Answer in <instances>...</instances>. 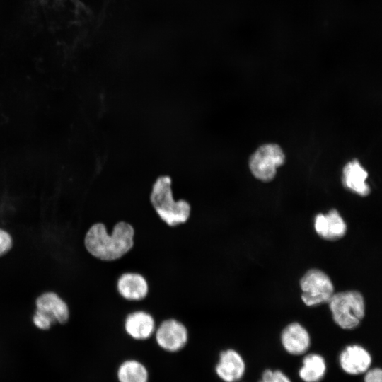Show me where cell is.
<instances>
[{"label": "cell", "instance_id": "1", "mask_svg": "<svg viewBox=\"0 0 382 382\" xmlns=\"http://www.w3.org/2000/svg\"><path fill=\"white\" fill-rule=\"evenodd\" d=\"M134 231L127 222L117 223L110 234L102 223L91 226L84 237L87 251L97 259L116 260L127 253L134 245Z\"/></svg>", "mask_w": 382, "mask_h": 382}, {"label": "cell", "instance_id": "2", "mask_svg": "<svg viewBox=\"0 0 382 382\" xmlns=\"http://www.w3.org/2000/svg\"><path fill=\"white\" fill-rule=\"evenodd\" d=\"M171 183L167 175L158 178L153 185L150 201L160 219L167 225L175 226L187 221L190 205L184 199H174Z\"/></svg>", "mask_w": 382, "mask_h": 382}, {"label": "cell", "instance_id": "3", "mask_svg": "<svg viewBox=\"0 0 382 382\" xmlns=\"http://www.w3.org/2000/svg\"><path fill=\"white\" fill-rule=\"evenodd\" d=\"M328 303L333 320L342 329L353 330L359 326L364 318V299L357 291L334 294Z\"/></svg>", "mask_w": 382, "mask_h": 382}, {"label": "cell", "instance_id": "4", "mask_svg": "<svg viewBox=\"0 0 382 382\" xmlns=\"http://www.w3.org/2000/svg\"><path fill=\"white\" fill-rule=\"evenodd\" d=\"M301 299L308 306L328 303L334 294V286L330 277L323 271L311 269L300 281Z\"/></svg>", "mask_w": 382, "mask_h": 382}, {"label": "cell", "instance_id": "5", "mask_svg": "<svg viewBox=\"0 0 382 382\" xmlns=\"http://www.w3.org/2000/svg\"><path fill=\"white\" fill-rule=\"evenodd\" d=\"M285 160L282 149L274 144L261 146L250 157V169L253 175L262 181H270L275 175L277 168Z\"/></svg>", "mask_w": 382, "mask_h": 382}, {"label": "cell", "instance_id": "6", "mask_svg": "<svg viewBox=\"0 0 382 382\" xmlns=\"http://www.w3.org/2000/svg\"><path fill=\"white\" fill-rule=\"evenodd\" d=\"M372 365L371 353L364 347L357 344L344 347L337 357L339 369L349 376H361Z\"/></svg>", "mask_w": 382, "mask_h": 382}, {"label": "cell", "instance_id": "7", "mask_svg": "<svg viewBox=\"0 0 382 382\" xmlns=\"http://www.w3.org/2000/svg\"><path fill=\"white\" fill-rule=\"evenodd\" d=\"M188 340L186 327L170 318L163 321L156 331V340L163 349L174 352L183 349Z\"/></svg>", "mask_w": 382, "mask_h": 382}, {"label": "cell", "instance_id": "8", "mask_svg": "<svg viewBox=\"0 0 382 382\" xmlns=\"http://www.w3.org/2000/svg\"><path fill=\"white\" fill-rule=\"evenodd\" d=\"M217 376L224 382H240L247 371V363L233 349L221 351L215 366Z\"/></svg>", "mask_w": 382, "mask_h": 382}, {"label": "cell", "instance_id": "9", "mask_svg": "<svg viewBox=\"0 0 382 382\" xmlns=\"http://www.w3.org/2000/svg\"><path fill=\"white\" fill-rule=\"evenodd\" d=\"M280 341L284 351L293 357L306 354L311 347V337L307 330L299 323H292L284 328Z\"/></svg>", "mask_w": 382, "mask_h": 382}, {"label": "cell", "instance_id": "10", "mask_svg": "<svg viewBox=\"0 0 382 382\" xmlns=\"http://www.w3.org/2000/svg\"><path fill=\"white\" fill-rule=\"evenodd\" d=\"M36 310L52 318L55 323L65 324L70 313L66 303L55 292L46 291L35 300Z\"/></svg>", "mask_w": 382, "mask_h": 382}, {"label": "cell", "instance_id": "11", "mask_svg": "<svg viewBox=\"0 0 382 382\" xmlns=\"http://www.w3.org/2000/svg\"><path fill=\"white\" fill-rule=\"evenodd\" d=\"M314 228L323 238L335 241L342 238L347 231V225L336 209L328 214H318L315 218Z\"/></svg>", "mask_w": 382, "mask_h": 382}, {"label": "cell", "instance_id": "12", "mask_svg": "<svg viewBox=\"0 0 382 382\" xmlns=\"http://www.w3.org/2000/svg\"><path fill=\"white\" fill-rule=\"evenodd\" d=\"M328 362L319 353L305 354L297 370L302 382H323L328 371Z\"/></svg>", "mask_w": 382, "mask_h": 382}, {"label": "cell", "instance_id": "13", "mask_svg": "<svg viewBox=\"0 0 382 382\" xmlns=\"http://www.w3.org/2000/svg\"><path fill=\"white\" fill-rule=\"evenodd\" d=\"M117 289L124 299L139 301L146 296L149 286L145 278L140 274L127 272L122 274L118 279Z\"/></svg>", "mask_w": 382, "mask_h": 382}, {"label": "cell", "instance_id": "14", "mask_svg": "<svg viewBox=\"0 0 382 382\" xmlns=\"http://www.w3.org/2000/svg\"><path fill=\"white\" fill-rule=\"evenodd\" d=\"M125 330L133 339L146 340L155 330V322L149 313L137 311L127 316L125 321Z\"/></svg>", "mask_w": 382, "mask_h": 382}, {"label": "cell", "instance_id": "15", "mask_svg": "<svg viewBox=\"0 0 382 382\" xmlns=\"http://www.w3.org/2000/svg\"><path fill=\"white\" fill-rule=\"evenodd\" d=\"M367 172L357 160L349 162L343 169V183L352 192L361 196H366L370 192L366 183Z\"/></svg>", "mask_w": 382, "mask_h": 382}, {"label": "cell", "instance_id": "16", "mask_svg": "<svg viewBox=\"0 0 382 382\" xmlns=\"http://www.w3.org/2000/svg\"><path fill=\"white\" fill-rule=\"evenodd\" d=\"M119 382H148L149 372L140 361L129 359L123 361L117 372Z\"/></svg>", "mask_w": 382, "mask_h": 382}, {"label": "cell", "instance_id": "17", "mask_svg": "<svg viewBox=\"0 0 382 382\" xmlns=\"http://www.w3.org/2000/svg\"><path fill=\"white\" fill-rule=\"evenodd\" d=\"M257 382H293L291 378L280 369L265 368Z\"/></svg>", "mask_w": 382, "mask_h": 382}, {"label": "cell", "instance_id": "18", "mask_svg": "<svg viewBox=\"0 0 382 382\" xmlns=\"http://www.w3.org/2000/svg\"><path fill=\"white\" fill-rule=\"evenodd\" d=\"M33 322L37 328L42 330L50 329L51 325L55 323L52 318L37 310L33 316Z\"/></svg>", "mask_w": 382, "mask_h": 382}, {"label": "cell", "instance_id": "19", "mask_svg": "<svg viewBox=\"0 0 382 382\" xmlns=\"http://www.w3.org/2000/svg\"><path fill=\"white\" fill-rule=\"evenodd\" d=\"M362 382H382V369L380 366H371L361 376Z\"/></svg>", "mask_w": 382, "mask_h": 382}, {"label": "cell", "instance_id": "20", "mask_svg": "<svg viewBox=\"0 0 382 382\" xmlns=\"http://www.w3.org/2000/svg\"><path fill=\"white\" fill-rule=\"evenodd\" d=\"M13 239L6 231L0 228V256L7 253L12 248Z\"/></svg>", "mask_w": 382, "mask_h": 382}]
</instances>
